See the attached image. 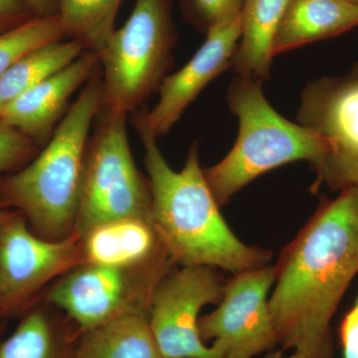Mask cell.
Returning <instances> with one entry per match:
<instances>
[{"label":"cell","instance_id":"obj_19","mask_svg":"<svg viewBox=\"0 0 358 358\" xmlns=\"http://www.w3.org/2000/svg\"><path fill=\"white\" fill-rule=\"evenodd\" d=\"M85 51L80 42L65 39L43 45L18 59L0 77V113L33 87L74 62Z\"/></svg>","mask_w":358,"mask_h":358},{"label":"cell","instance_id":"obj_3","mask_svg":"<svg viewBox=\"0 0 358 358\" xmlns=\"http://www.w3.org/2000/svg\"><path fill=\"white\" fill-rule=\"evenodd\" d=\"M102 102L99 65L37 157L0 176V206L20 211L30 229L44 239L61 241L75 233L90 131Z\"/></svg>","mask_w":358,"mask_h":358},{"label":"cell","instance_id":"obj_12","mask_svg":"<svg viewBox=\"0 0 358 358\" xmlns=\"http://www.w3.org/2000/svg\"><path fill=\"white\" fill-rule=\"evenodd\" d=\"M241 34V13L212 26L192 58L178 72L164 78L155 107L152 110L143 107L134 112L155 138L169 133L205 87L233 67Z\"/></svg>","mask_w":358,"mask_h":358},{"label":"cell","instance_id":"obj_21","mask_svg":"<svg viewBox=\"0 0 358 358\" xmlns=\"http://www.w3.org/2000/svg\"><path fill=\"white\" fill-rule=\"evenodd\" d=\"M58 16L35 17L0 34V77L13 63L43 45L65 40Z\"/></svg>","mask_w":358,"mask_h":358},{"label":"cell","instance_id":"obj_11","mask_svg":"<svg viewBox=\"0 0 358 358\" xmlns=\"http://www.w3.org/2000/svg\"><path fill=\"white\" fill-rule=\"evenodd\" d=\"M274 266L237 273L224 286L215 310L200 317L202 341L219 358H253L278 345L268 294L274 286Z\"/></svg>","mask_w":358,"mask_h":358},{"label":"cell","instance_id":"obj_15","mask_svg":"<svg viewBox=\"0 0 358 358\" xmlns=\"http://www.w3.org/2000/svg\"><path fill=\"white\" fill-rule=\"evenodd\" d=\"M40 299L20 317L15 331L0 343V358H74L83 331Z\"/></svg>","mask_w":358,"mask_h":358},{"label":"cell","instance_id":"obj_24","mask_svg":"<svg viewBox=\"0 0 358 358\" xmlns=\"http://www.w3.org/2000/svg\"><path fill=\"white\" fill-rule=\"evenodd\" d=\"M35 15L24 0H0V34L25 24Z\"/></svg>","mask_w":358,"mask_h":358},{"label":"cell","instance_id":"obj_20","mask_svg":"<svg viewBox=\"0 0 358 358\" xmlns=\"http://www.w3.org/2000/svg\"><path fill=\"white\" fill-rule=\"evenodd\" d=\"M124 0H58V17L67 39L98 55L115 32Z\"/></svg>","mask_w":358,"mask_h":358},{"label":"cell","instance_id":"obj_9","mask_svg":"<svg viewBox=\"0 0 358 358\" xmlns=\"http://www.w3.org/2000/svg\"><path fill=\"white\" fill-rule=\"evenodd\" d=\"M298 122L326 143V155L313 171L315 188L331 192L358 188V65L336 77L310 82L301 93Z\"/></svg>","mask_w":358,"mask_h":358},{"label":"cell","instance_id":"obj_13","mask_svg":"<svg viewBox=\"0 0 358 358\" xmlns=\"http://www.w3.org/2000/svg\"><path fill=\"white\" fill-rule=\"evenodd\" d=\"M99 65L98 55L85 51L64 69L9 103L0 113V122L17 129L37 147L43 148L67 114L71 96L88 83Z\"/></svg>","mask_w":358,"mask_h":358},{"label":"cell","instance_id":"obj_25","mask_svg":"<svg viewBox=\"0 0 358 358\" xmlns=\"http://www.w3.org/2000/svg\"><path fill=\"white\" fill-rule=\"evenodd\" d=\"M339 341L343 348V358H358V294L352 308L341 320Z\"/></svg>","mask_w":358,"mask_h":358},{"label":"cell","instance_id":"obj_6","mask_svg":"<svg viewBox=\"0 0 358 358\" xmlns=\"http://www.w3.org/2000/svg\"><path fill=\"white\" fill-rule=\"evenodd\" d=\"M127 121L128 115L103 106L94 121L74 233L78 237L120 219H150V182L134 162Z\"/></svg>","mask_w":358,"mask_h":358},{"label":"cell","instance_id":"obj_4","mask_svg":"<svg viewBox=\"0 0 358 358\" xmlns=\"http://www.w3.org/2000/svg\"><path fill=\"white\" fill-rule=\"evenodd\" d=\"M227 103L239 124L236 143L223 159L203 169L219 206L272 169L299 160L313 169L324 159V138L280 115L268 102L260 82L235 77L228 88Z\"/></svg>","mask_w":358,"mask_h":358},{"label":"cell","instance_id":"obj_23","mask_svg":"<svg viewBox=\"0 0 358 358\" xmlns=\"http://www.w3.org/2000/svg\"><path fill=\"white\" fill-rule=\"evenodd\" d=\"M244 0H181L186 20L206 33L219 21L241 13Z\"/></svg>","mask_w":358,"mask_h":358},{"label":"cell","instance_id":"obj_10","mask_svg":"<svg viewBox=\"0 0 358 358\" xmlns=\"http://www.w3.org/2000/svg\"><path fill=\"white\" fill-rule=\"evenodd\" d=\"M224 281L215 268H171L155 287L148 308L150 331L164 358H219L200 336L199 313L222 298Z\"/></svg>","mask_w":358,"mask_h":358},{"label":"cell","instance_id":"obj_1","mask_svg":"<svg viewBox=\"0 0 358 358\" xmlns=\"http://www.w3.org/2000/svg\"><path fill=\"white\" fill-rule=\"evenodd\" d=\"M274 267L268 308L278 345L333 358L331 320L358 274V188L322 199Z\"/></svg>","mask_w":358,"mask_h":358},{"label":"cell","instance_id":"obj_26","mask_svg":"<svg viewBox=\"0 0 358 358\" xmlns=\"http://www.w3.org/2000/svg\"><path fill=\"white\" fill-rule=\"evenodd\" d=\"M38 17H53L58 15V0H24Z\"/></svg>","mask_w":358,"mask_h":358},{"label":"cell","instance_id":"obj_22","mask_svg":"<svg viewBox=\"0 0 358 358\" xmlns=\"http://www.w3.org/2000/svg\"><path fill=\"white\" fill-rule=\"evenodd\" d=\"M40 150L24 134L0 122V176L27 166Z\"/></svg>","mask_w":358,"mask_h":358},{"label":"cell","instance_id":"obj_16","mask_svg":"<svg viewBox=\"0 0 358 358\" xmlns=\"http://www.w3.org/2000/svg\"><path fill=\"white\" fill-rule=\"evenodd\" d=\"M358 26V6L345 0H289L273 44V56Z\"/></svg>","mask_w":358,"mask_h":358},{"label":"cell","instance_id":"obj_28","mask_svg":"<svg viewBox=\"0 0 358 358\" xmlns=\"http://www.w3.org/2000/svg\"><path fill=\"white\" fill-rule=\"evenodd\" d=\"M10 211L11 209L4 208V207L0 206V221L6 218Z\"/></svg>","mask_w":358,"mask_h":358},{"label":"cell","instance_id":"obj_5","mask_svg":"<svg viewBox=\"0 0 358 358\" xmlns=\"http://www.w3.org/2000/svg\"><path fill=\"white\" fill-rule=\"evenodd\" d=\"M171 0H136L129 20L98 54L103 107L133 114L159 92L173 64Z\"/></svg>","mask_w":358,"mask_h":358},{"label":"cell","instance_id":"obj_30","mask_svg":"<svg viewBox=\"0 0 358 358\" xmlns=\"http://www.w3.org/2000/svg\"><path fill=\"white\" fill-rule=\"evenodd\" d=\"M1 331H2V320L0 319V336H1ZM1 343V341H0Z\"/></svg>","mask_w":358,"mask_h":358},{"label":"cell","instance_id":"obj_7","mask_svg":"<svg viewBox=\"0 0 358 358\" xmlns=\"http://www.w3.org/2000/svg\"><path fill=\"white\" fill-rule=\"evenodd\" d=\"M176 266L171 259L128 267L83 262L52 282L41 299L87 331L122 315L148 313L155 287Z\"/></svg>","mask_w":358,"mask_h":358},{"label":"cell","instance_id":"obj_29","mask_svg":"<svg viewBox=\"0 0 358 358\" xmlns=\"http://www.w3.org/2000/svg\"><path fill=\"white\" fill-rule=\"evenodd\" d=\"M345 1L350 2V3L355 4L358 6V0H345Z\"/></svg>","mask_w":358,"mask_h":358},{"label":"cell","instance_id":"obj_17","mask_svg":"<svg viewBox=\"0 0 358 358\" xmlns=\"http://www.w3.org/2000/svg\"><path fill=\"white\" fill-rule=\"evenodd\" d=\"M289 0H244L242 34L233 68L237 76L264 83L271 77L273 44Z\"/></svg>","mask_w":358,"mask_h":358},{"label":"cell","instance_id":"obj_18","mask_svg":"<svg viewBox=\"0 0 358 358\" xmlns=\"http://www.w3.org/2000/svg\"><path fill=\"white\" fill-rule=\"evenodd\" d=\"M74 358H164L148 313H129L83 331Z\"/></svg>","mask_w":358,"mask_h":358},{"label":"cell","instance_id":"obj_14","mask_svg":"<svg viewBox=\"0 0 358 358\" xmlns=\"http://www.w3.org/2000/svg\"><path fill=\"white\" fill-rule=\"evenodd\" d=\"M80 239L86 263L128 267L171 259L148 218H124L102 224Z\"/></svg>","mask_w":358,"mask_h":358},{"label":"cell","instance_id":"obj_2","mask_svg":"<svg viewBox=\"0 0 358 358\" xmlns=\"http://www.w3.org/2000/svg\"><path fill=\"white\" fill-rule=\"evenodd\" d=\"M131 122L145 152L152 193L150 220L173 262L234 274L267 265L272 254L243 243L221 215L200 164L199 143H192L185 166L176 171L140 115L133 113Z\"/></svg>","mask_w":358,"mask_h":358},{"label":"cell","instance_id":"obj_8","mask_svg":"<svg viewBox=\"0 0 358 358\" xmlns=\"http://www.w3.org/2000/svg\"><path fill=\"white\" fill-rule=\"evenodd\" d=\"M76 234L51 241L35 234L20 211L0 221V319L21 317L58 278L83 263Z\"/></svg>","mask_w":358,"mask_h":358},{"label":"cell","instance_id":"obj_27","mask_svg":"<svg viewBox=\"0 0 358 358\" xmlns=\"http://www.w3.org/2000/svg\"><path fill=\"white\" fill-rule=\"evenodd\" d=\"M265 358H310L308 355H303V353L299 352H292L289 355H285L284 352L280 350V352H273L268 353L267 357Z\"/></svg>","mask_w":358,"mask_h":358}]
</instances>
